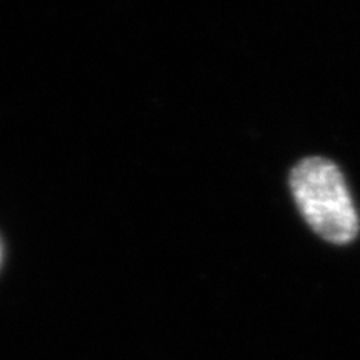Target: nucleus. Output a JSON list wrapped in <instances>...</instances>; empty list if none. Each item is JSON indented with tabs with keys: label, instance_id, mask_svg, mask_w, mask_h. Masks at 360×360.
<instances>
[{
	"label": "nucleus",
	"instance_id": "f257e3e1",
	"mask_svg": "<svg viewBox=\"0 0 360 360\" xmlns=\"http://www.w3.org/2000/svg\"><path fill=\"white\" fill-rule=\"evenodd\" d=\"M290 191L305 222L323 240L345 245L357 237V209L334 162L322 157L300 160L290 174Z\"/></svg>",
	"mask_w": 360,
	"mask_h": 360
}]
</instances>
